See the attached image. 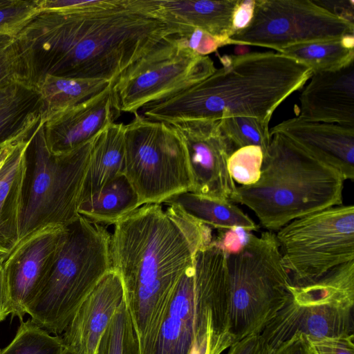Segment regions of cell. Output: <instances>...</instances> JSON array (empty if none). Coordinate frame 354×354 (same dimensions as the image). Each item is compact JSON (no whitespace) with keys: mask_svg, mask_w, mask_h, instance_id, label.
I'll use <instances>...</instances> for the list:
<instances>
[{"mask_svg":"<svg viewBox=\"0 0 354 354\" xmlns=\"http://www.w3.org/2000/svg\"><path fill=\"white\" fill-rule=\"evenodd\" d=\"M13 37L23 80L46 75L116 80L166 37L176 35L158 0H50Z\"/></svg>","mask_w":354,"mask_h":354,"instance_id":"cell-1","label":"cell"},{"mask_svg":"<svg viewBox=\"0 0 354 354\" xmlns=\"http://www.w3.org/2000/svg\"><path fill=\"white\" fill-rule=\"evenodd\" d=\"M145 204L114 223L111 269L120 277L140 354H151L176 287L211 227L174 204Z\"/></svg>","mask_w":354,"mask_h":354,"instance_id":"cell-2","label":"cell"},{"mask_svg":"<svg viewBox=\"0 0 354 354\" xmlns=\"http://www.w3.org/2000/svg\"><path fill=\"white\" fill-rule=\"evenodd\" d=\"M207 78L141 110L150 120L172 124L223 115L248 116L269 124L277 108L306 84L313 73L279 53L252 52L220 57Z\"/></svg>","mask_w":354,"mask_h":354,"instance_id":"cell-3","label":"cell"},{"mask_svg":"<svg viewBox=\"0 0 354 354\" xmlns=\"http://www.w3.org/2000/svg\"><path fill=\"white\" fill-rule=\"evenodd\" d=\"M259 180L236 187L230 201L245 205L268 231L308 214L342 205L345 180L279 133L270 134Z\"/></svg>","mask_w":354,"mask_h":354,"instance_id":"cell-4","label":"cell"},{"mask_svg":"<svg viewBox=\"0 0 354 354\" xmlns=\"http://www.w3.org/2000/svg\"><path fill=\"white\" fill-rule=\"evenodd\" d=\"M227 256L216 244L198 250L181 276L151 354H221L234 342L228 325Z\"/></svg>","mask_w":354,"mask_h":354,"instance_id":"cell-5","label":"cell"},{"mask_svg":"<svg viewBox=\"0 0 354 354\" xmlns=\"http://www.w3.org/2000/svg\"><path fill=\"white\" fill-rule=\"evenodd\" d=\"M106 227L81 215L66 227L44 287L29 306L31 321L50 333H62L75 313L111 270Z\"/></svg>","mask_w":354,"mask_h":354,"instance_id":"cell-6","label":"cell"},{"mask_svg":"<svg viewBox=\"0 0 354 354\" xmlns=\"http://www.w3.org/2000/svg\"><path fill=\"white\" fill-rule=\"evenodd\" d=\"M44 125L40 118L27 149L24 207L18 243L42 227H65L80 216V196L93 138L70 151L54 153L46 142Z\"/></svg>","mask_w":354,"mask_h":354,"instance_id":"cell-7","label":"cell"},{"mask_svg":"<svg viewBox=\"0 0 354 354\" xmlns=\"http://www.w3.org/2000/svg\"><path fill=\"white\" fill-rule=\"evenodd\" d=\"M228 325L235 343L259 333L290 297L292 284L275 233L251 234L243 248L227 255Z\"/></svg>","mask_w":354,"mask_h":354,"instance_id":"cell-8","label":"cell"},{"mask_svg":"<svg viewBox=\"0 0 354 354\" xmlns=\"http://www.w3.org/2000/svg\"><path fill=\"white\" fill-rule=\"evenodd\" d=\"M125 124L124 175L136 191L140 206L161 204L192 192L193 178L185 145L170 124L134 115Z\"/></svg>","mask_w":354,"mask_h":354,"instance_id":"cell-9","label":"cell"},{"mask_svg":"<svg viewBox=\"0 0 354 354\" xmlns=\"http://www.w3.org/2000/svg\"><path fill=\"white\" fill-rule=\"evenodd\" d=\"M275 236L292 283L311 282L354 261V206L342 204L302 216Z\"/></svg>","mask_w":354,"mask_h":354,"instance_id":"cell-10","label":"cell"},{"mask_svg":"<svg viewBox=\"0 0 354 354\" xmlns=\"http://www.w3.org/2000/svg\"><path fill=\"white\" fill-rule=\"evenodd\" d=\"M216 69L209 56L198 55L180 46L174 35L169 36L115 80L120 111L135 115L145 105L186 89Z\"/></svg>","mask_w":354,"mask_h":354,"instance_id":"cell-11","label":"cell"},{"mask_svg":"<svg viewBox=\"0 0 354 354\" xmlns=\"http://www.w3.org/2000/svg\"><path fill=\"white\" fill-rule=\"evenodd\" d=\"M354 24L315 1L254 0L250 23L234 32L226 45L281 49L304 43L353 36Z\"/></svg>","mask_w":354,"mask_h":354,"instance_id":"cell-12","label":"cell"},{"mask_svg":"<svg viewBox=\"0 0 354 354\" xmlns=\"http://www.w3.org/2000/svg\"><path fill=\"white\" fill-rule=\"evenodd\" d=\"M170 124L182 138L193 178L192 192L198 195L229 200L236 186L227 169L234 151L223 134L219 120L198 119Z\"/></svg>","mask_w":354,"mask_h":354,"instance_id":"cell-13","label":"cell"},{"mask_svg":"<svg viewBox=\"0 0 354 354\" xmlns=\"http://www.w3.org/2000/svg\"><path fill=\"white\" fill-rule=\"evenodd\" d=\"M66 227L46 226L21 240L5 258L11 315L20 322L46 283Z\"/></svg>","mask_w":354,"mask_h":354,"instance_id":"cell-14","label":"cell"},{"mask_svg":"<svg viewBox=\"0 0 354 354\" xmlns=\"http://www.w3.org/2000/svg\"><path fill=\"white\" fill-rule=\"evenodd\" d=\"M115 81L91 98L44 122L46 142L53 152L65 153L80 147L120 117Z\"/></svg>","mask_w":354,"mask_h":354,"instance_id":"cell-15","label":"cell"},{"mask_svg":"<svg viewBox=\"0 0 354 354\" xmlns=\"http://www.w3.org/2000/svg\"><path fill=\"white\" fill-rule=\"evenodd\" d=\"M353 308L323 304H301L290 297L261 330L268 351L301 333L322 338L353 334Z\"/></svg>","mask_w":354,"mask_h":354,"instance_id":"cell-16","label":"cell"},{"mask_svg":"<svg viewBox=\"0 0 354 354\" xmlns=\"http://www.w3.org/2000/svg\"><path fill=\"white\" fill-rule=\"evenodd\" d=\"M308 80L297 117L354 128V62L337 71L313 73Z\"/></svg>","mask_w":354,"mask_h":354,"instance_id":"cell-17","label":"cell"},{"mask_svg":"<svg viewBox=\"0 0 354 354\" xmlns=\"http://www.w3.org/2000/svg\"><path fill=\"white\" fill-rule=\"evenodd\" d=\"M272 133L288 138L335 169L345 180L354 179V128L296 116L273 127L270 129V134Z\"/></svg>","mask_w":354,"mask_h":354,"instance_id":"cell-18","label":"cell"},{"mask_svg":"<svg viewBox=\"0 0 354 354\" xmlns=\"http://www.w3.org/2000/svg\"><path fill=\"white\" fill-rule=\"evenodd\" d=\"M124 301L120 275L111 269L81 304L62 337L77 354H95L100 340Z\"/></svg>","mask_w":354,"mask_h":354,"instance_id":"cell-19","label":"cell"},{"mask_svg":"<svg viewBox=\"0 0 354 354\" xmlns=\"http://www.w3.org/2000/svg\"><path fill=\"white\" fill-rule=\"evenodd\" d=\"M32 131L8 143L0 169V257L3 261L19 242L24 207L27 149Z\"/></svg>","mask_w":354,"mask_h":354,"instance_id":"cell-20","label":"cell"},{"mask_svg":"<svg viewBox=\"0 0 354 354\" xmlns=\"http://www.w3.org/2000/svg\"><path fill=\"white\" fill-rule=\"evenodd\" d=\"M240 0H158L159 13L176 34L199 29L221 46L234 33V16Z\"/></svg>","mask_w":354,"mask_h":354,"instance_id":"cell-21","label":"cell"},{"mask_svg":"<svg viewBox=\"0 0 354 354\" xmlns=\"http://www.w3.org/2000/svg\"><path fill=\"white\" fill-rule=\"evenodd\" d=\"M124 131L125 124L114 122L93 138L80 203L99 192L109 182L124 174Z\"/></svg>","mask_w":354,"mask_h":354,"instance_id":"cell-22","label":"cell"},{"mask_svg":"<svg viewBox=\"0 0 354 354\" xmlns=\"http://www.w3.org/2000/svg\"><path fill=\"white\" fill-rule=\"evenodd\" d=\"M40 107L37 91L23 81L0 88V148L35 128Z\"/></svg>","mask_w":354,"mask_h":354,"instance_id":"cell-23","label":"cell"},{"mask_svg":"<svg viewBox=\"0 0 354 354\" xmlns=\"http://www.w3.org/2000/svg\"><path fill=\"white\" fill-rule=\"evenodd\" d=\"M113 80L46 75L37 84L44 122L98 94Z\"/></svg>","mask_w":354,"mask_h":354,"instance_id":"cell-24","label":"cell"},{"mask_svg":"<svg viewBox=\"0 0 354 354\" xmlns=\"http://www.w3.org/2000/svg\"><path fill=\"white\" fill-rule=\"evenodd\" d=\"M162 203L176 205L191 218L217 230L241 227L251 232L259 229L246 214L229 200L187 192L173 196Z\"/></svg>","mask_w":354,"mask_h":354,"instance_id":"cell-25","label":"cell"},{"mask_svg":"<svg viewBox=\"0 0 354 354\" xmlns=\"http://www.w3.org/2000/svg\"><path fill=\"white\" fill-rule=\"evenodd\" d=\"M290 299L301 304L353 308L354 261L342 264L319 279L303 285H290Z\"/></svg>","mask_w":354,"mask_h":354,"instance_id":"cell-26","label":"cell"},{"mask_svg":"<svg viewBox=\"0 0 354 354\" xmlns=\"http://www.w3.org/2000/svg\"><path fill=\"white\" fill-rule=\"evenodd\" d=\"M140 207L136 191L123 174L81 203L78 214L91 223L114 224Z\"/></svg>","mask_w":354,"mask_h":354,"instance_id":"cell-27","label":"cell"},{"mask_svg":"<svg viewBox=\"0 0 354 354\" xmlns=\"http://www.w3.org/2000/svg\"><path fill=\"white\" fill-rule=\"evenodd\" d=\"M278 53L309 68L313 73L334 71L354 62V37L299 44Z\"/></svg>","mask_w":354,"mask_h":354,"instance_id":"cell-28","label":"cell"},{"mask_svg":"<svg viewBox=\"0 0 354 354\" xmlns=\"http://www.w3.org/2000/svg\"><path fill=\"white\" fill-rule=\"evenodd\" d=\"M221 130L234 150L247 147H259L265 156L271 136L269 124L248 116L223 115L219 119Z\"/></svg>","mask_w":354,"mask_h":354,"instance_id":"cell-29","label":"cell"},{"mask_svg":"<svg viewBox=\"0 0 354 354\" xmlns=\"http://www.w3.org/2000/svg\"><path fill=\"white\" fill-rule=\"evenodd\" d=\"M64 348L62 337L50 335L30 318L20 322L13 339L0 354H62Z\"/></svg>","mask_w":354,"mask_h":354,"instance_id":"cell-30","label":"cell"},{"mask_svg":"<svg viewBox=\"0 0 354 354\" xmlns=\"http://www.w3.org/2000/svg\"><path fill=\"white\" fill-rule=\"evenodd\" d=\"M95 354H140L124 299L102 334Z\"/></svg>","mask_w":354,"mask_h":354,"instance_id":"cell-31","label":"cell"},{"mask_svg":"<svg viewBox=\"0 0 354 354\" xmlns=\"http://www.w3.org/2000/svg\"><path fill=\"white\" fill-rule=\"evenodd\" d=\"M263 153L257 146H247L234 150L227 160L228 171L241 186L255 184L260 178Z\"/></svg>","mask_w":354,"mask_h":354,"instance_id":"cell-32","label":"cell"},{"mask_svg":"<svg viewBox=\"0 0 354 354\" xmlns=\"http://www.w3.org/2000/svg\"><path fill=\"white\" fill-rule=\"evenodd\" d=\"M40 11L37 0H15L0 8V37H15Z\"/></svg>","mask_w":354,"mask_h":354,"instance_id":"cell-33","label":"cell"},{"mask_svg":"<svg viewBox=\"0 0 354 354\" xmlns=\"http://www.w3.org/2000/svg\"><path fill=\"white\" fill-rule=\"evenodd\" d=\"M21 81L24 82L13 37H0V88Z\"/></svg>","mask_w":354,"mask_h":354,"instance_id":"cell-34","label":"cell"},{"mask_svg":"<svg viewBox=\"0 0 354 354\" xmlns=\"http://www.w3.org/2000/svg\"><path fill=\"white\" fill-rule=\"evenodd\" d=\"M174 37L180 46L201 56H208L221 47L216 39L199 29H192L187 32L174 35Z\"/></svg>","mask_w":354,"mask_h":354,"instance_id":"cell-35","label":"cell"},{"mask_svg":"<svg viewBox=\"0 0 354 354\" xmlns=\"http://www.w3.org/2000/svg\"><path fill=\"white\" fill-rule=\"evenodd\" d=\"M306 338L314 354H354L353 334Z\"/></svg>","mask_w":354,"mask_h":354,"instance_id":"cell-36","label":"cell"},{"mask_svg":"<svg viewBox=\"0 0 354 354\" xmlns=\"http://www.w3.org/2000/svg\"><path fill=\"white\" fill-rule=\"evenodd\" d=\"M251 233L241 227L218 230L212 242L218 245L227 255L240 252L248 243Z\"/></svg>","mask_w":354,"mask_h":354,"instance_id":"cell-37","label":"cell"},{"mask_svg":"<svg viewBox=\"0 0 354 354\" xmlns=\"http://www.w3.org/2000/svg\"><path fill=\"white\" fill-rule=\"evenodd\" d=\"M227 354H267V345L260 333H253L234 343Z\"/></svg>","mask_w":354,"mask_h":354,"instance_id":"cell-38","label":"cell"},{"mask_svg":"<svg viewBox=\"0 0 354 354\" xmlns=\"http://www.w3.org/2000/svg\"><path fill=\"white\" fill-rule=\"evenodd\" d=\"M267 354H314L306 335L296 333L291 337L279 344Z\"/></svg>","mask_w":354,"mask_h":354,"instance_id":"cell-39","label":"cell"},{"mask_svg":"<svg viewBox=\"0 0 354 354\" xmlns=\"http://www.w3.org/2000/svg\"><path fill=\"white\" fill-rule=\"evenodd\" d=\"M11 314L10 298L8 279L3 266V259L0 257V322Z\"/></svg>","mask_w":354,"mask_h":354,"instance_id":"cell-40","label":"cell"},{"mask_svg":"<svg viewBox=\"0 0 354 354\" xmlns=\"http://www.w3.org/2000/svg\"><path fill=\"white\" fill-rule=\"evenodd\" d=\"M254 8V0H240L234 16V32L244 28L250 21Z\"/></svg>","mask_w":354,"mask_h":354,"instance_id":"cell-41","label":"cell"},{"mask_svg":"<svg viewBox=\"0 0 354 354\" xmlns=\"http://www.w3.org/2000/svg\"><path fill=\"white\" fill-rule=\"evenodd\" d=\"M15 0H0V8L8 6L13 3Z\"/></svg>","mask_w":354,"mask_h":354,"instance_id":"cell-42","label":"cell"},{"mask_svg":"<svg viewBox=\"0 0 354 354\" xmlns=\"http://www.w3.org/2000/svg\"><path fill=\"white\" fill-rule=\"evenodd\" d=\"M62 354H77V353H76L73 350H71L64 346V348Z\"/></svg>","mask_w":354,"mask_h":354,"instance_id":"cell-43","label":"cell"}]
</instances>
